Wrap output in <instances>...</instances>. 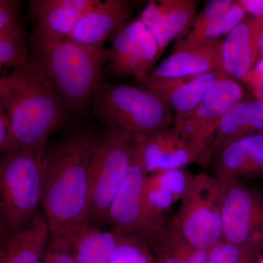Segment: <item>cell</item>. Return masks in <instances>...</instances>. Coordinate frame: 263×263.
Masks as SVG:
<instances>
[{
    "label": "cell",
    "instance_id": "cell-1",
    "mask_svg": "<svg viewBox=\"0 0 263 263\" xmlns=\"http://www.w3.org/2000/svg\"><path fill=\"white\" fill-rule=\"evenodd\" d=\"M95 138L76 135L45 148L41 212L51 234L70 235L86 221Z\"/></svg>",
    "mask_w": 263,
    "mask_h": 263
},
{
    "label": "cell",
    "instance_id": "cell-2",
    "mask_svg": "<svg viewBox=\"0 0 263 263\" xmlns=\"http://www.w3.org/2000/svg\"><path fill=\"white\" fill-rule=\"evenodd\" d=\"M0 103L9 136L1 152L46 146L68 113L37 66L30 61L0 77Z\"/></svg>",
    "mask_w": 263,
    "mask_h": 263
},
{
    "label": "cell",
    "instance_id": "cell-3",
    "mask_svg": "<svg viewBox=\"0 0 263 263\" xmlns=\"http://www.w3.org/2000/svg\"><path fill=\"white\" fill-rule=\"evenodd\" d=\"M29 57L63 102L67 111H77L92 98L110 50L76 43L69 37L32 39Z\"/></svg>",
    "mask_w": 263,
    "mask_h": 263
},
{
    "label": "cell",
    "instance_id": "cell-4",
    "mask_svg": "<svg viewBox=\"0 0 263 263\" xmlns=\"http://www.w3.org/2000/svg\"><path fill=\"white\" fill-rule=\"evenodd\" d=\"M94 111L108 128L141 140L171 127L174 117L148 90L124 84L100 82L92 95Z\"/></svg>",
    "mask_w": 263,
    "mask_h": 263
},
{
    "label": "cell",
    "instance_id": "cell-5",
    "mask_svg": "<svg viewBox=\"0 0 263 263\" xmlns=\"http://www.w3.org/2000/svg\"><path fill=\"white\" fill-rule=\"evenodd\" d=\"M45 148L2 152L0 210L13 233L28 226L41 212Z\"/></svg>",
    "mask_w": 263,
    "mask_h": 263
},
{
    "label": "cell",
    "instance_id": "cell-6",
    "mask_svg": "<svg viewBox=\"0 0 263 263\" xmlns=\"http://www.w3.org/2000/svg\"><path fill=\"white\" fill-rule=\"evenodd\" d=\"M136 140L108 128L95 138L89 168L86 221L92 226L106 222L109 208L130 168Z\"/></svg>",
    "mask_w": 263,
    "mask_h": 263
},
{
    "label": "cell",
    "instance_id": "cell-7",
    "mask_svg": "<svg viewBox=\"0 0 263 263\" xmlns=\"http://www.w3.org/2000/svg\"><path fill=\"white\" fill-rule=\"evenodd\" d=\"M222 181L200 173L194 176L172 224L194 247L209 250L223 239Z\"/></svg>",
    "mask_w": 263,
    "mask_h": 263
},
{
    "label": "cell",
    "instance_id": "cell-8",
    "mask_svg": "<svg viewBox=\"0 0 263 263\" xmlns=\"http://www.w3.org/2000/svg\"><path fill=\"white\" fill-rule=\"evenodd\" d=\"M243 96L245 89L238 81L226 75L221 76L195 108L176 114L172 128L212 162L213 144L219 124Z\"/></svg>",
    "mask_w": 263,
    "mask_h": 263
},
{
    "label": "cell",
    "instance_id": "cell-9",
    "mask_svg": "<svg viewBox=\"0 0 263 263\" xmlns=\"http://www.w3.org/2000/svg\"><path fill=\"white\" fill-rule=\"evenodd\" d=\"M223 183V239L252 249H263V196L238 179Z\"/></svg>",
    "mask_w": 263,
    "mask_h": 263
},
{
    "label": "cell",
    "instance_id": "cell-10",
    "mask_svg": "<svg viewBox=\"0 0 263 263\" xmlns=\"http://www.w3.org/2000/svg\"><path fill=\"white\" fill-rule=\"evenodd\" d=\"M106 65L109 74L131 76L141 83L159 59L155 38L139 19L118 31Z\"/></svg>",
    "mask_w": 263,
    "mask_h": 263
},
{
    "label": "cell",
    "instance_id": "cell-11",
    "mask_svg": "<svg viewBox=\"0 0 263 263\" xmlns=\"http://www.w3.org/2000/svg\"><path fill=\"white\" fill-rule=\"evenodd\" d=\"M146 174L135 147L130 168L109 208L106 222L112 230L126 236L148 238L143 204V187Z\"/></svg>",
    "mask_w": 263,
    "mask_h": 263
},
{
    "label": "cell",
    "instance_id": "cell-12",
    "mask_svg": "<svg viewBox=\"0 0 263 263\" xmlns=\"http://www.w3.org/2000/svg\"><path fill=\"white\" fill-rule=\"evenodd\" d=\"M136 146L146 175L164 170L184 168L192 163L202 166L210 163L205 155L178 134L172 126L148 138L136 140Z\"/></svg>",
    "mask_w": 263,
    "mask_h": 263
},
{
    "label": "cell",
    "instance_id": "cell-13",
    "mask_svg": "<svg viewBox=\"0 0 263 263\" xmlns=\"http://www.w3.org/2000/svg\"><path fill=\"white\" fill-rule=\"evenodd\" d=\"M95 0H31L32 39L68 37L78 21Z\"/></svg>",
    "mask_w": 263,
    "mask_h": 263
},
{
    "label": "cell",
    "instance_id": "cell-14",
    "mask_svg": "<svg viewBox=\"0 0 263 263\" xmlns=\"http://www.w3.org/2000/svg\"><path fill=\"white\" fill-rule=\"evenodd\" d=\"M263 32V17L243 19L223 40L222 64L224 74L243 80L257 63L259 43Z\"/></svg>",
    "mask_w": 263,
    "mask_h": 263
},
{
    "label": "cell",
    "instance_id": "cell-15",
    "mask_svg": "<svg viewBox=\"0 0 263 263\" xmlns=\"http://www.w3.org/2000/svg\"><path fill=\"white\" fill-rule=\"evenodd\" d=\"M197 2L194 0L151 1L139 20L155 38L159 57L171 41L186 30L195 17Z\"/></svg>",
    "mask_w": 263,
    "mask_h": 263
},
{
    "label": "cell",
    "instance_id": "cell-16",
    "mask_svg": "<svg viewBox=\"0 0 263 263\" xmlns=\"http://www.w3.org/2000/svg\"><path fill=\"white\" fill-rule=\"evenodd\" d=\"M224 74L209 72L181 77L158 78L148 75L141 83L143 89L155 94L164 105L176 114L195 108L211 86Z\"/></svg>",
    "mask_w": 263,
    "mask_h": 263
},
{
    "label": "cell",
    "instance_id": "cell-17",
    "mask_svg": "<svg viewBox=\"0 0 263 263\" xmlns=\"http://www.w3.org/2000/svg\"><path fill=\"white\" fill-rule=\"evenodd\" d=\"M129 17L127 1L95 0L94 5L81 15L68 37L84 46L104 48L110 34L124 25Z\"/></svg>",
    "mask_w": 263,
    "mask_h": 263
},
{
    "label": "cell",
    "instance_id": "cell-18",
    "mask_svg": "<svg viewBox=\"0 0 263 263\" xmlns=\"http://www.w3.org/2000/svg\"><path fill=\"white\" fill-rule=\"evenodd\" d=\"M212 161L220 180L263 175V133L227 143L214 152Z\"/></svg>",
    "mask_w": 263,
    "mask_h": 263
},
{
    "label": "cell",
    "instance_id": "cell-19",
    "mask_svg": "<svg viewBox=\"0 0 263 263\" xmlns=\"http://www.w3.org/2000/svg\"><path fill=\"white\" fill-rule=\"evenodd\" d=\"M222 46L223 40L219 38L193 49L173 53L154 69L150 75L171 78L209 72L224 74Z\"/></svg>",
    "mask_w": 263,
    "mask_h": 263
},
{
    "label": "cell",
    "instance_id": "cell-20",
    "mask_svg": "<svg viewBox=\"0 0 263 263\" xmlns=\"http://www.w3.org/2000/svg\"><path fill=\"white\" fill-rule=\"evenodd\" d=\"M42 212L23 229L10 235L0 247V263H42L49 237Z\"/></svg>",
    "mask_w": 263,
    "mask_h": 263
},
{
    "label": "cell",
    "instance_id": "cell-21",
    "mask_svg": "<svg viewBox=\"0 0 263 263\" xmlns=\"http://www.w3.org/2000/svg\"><path fill=\"white\" fill-rule=\"evenodd\" d=\"M76 263H108L126 235L102 230L88 221L70 233Z\"/></svg>",
    "mask_w": 263,
    "mask_h": 263
},
{
    "label": "cell",
    "instance_id": "cell-22",
    "mask_svg": "<svg viewBox=\"0 0 263 263\" xmlns=\"http://www.w3.org/2000/svg\"><path fill=\"white\" fill-rule=\"evenodd\" d=\"M263 133V103L241 101L233 105L219 124L212 148L215 151L230 142Z\"/></svg>",
    "mask_w": 263,
    "mask_h": 263
},
{
    "label": "cell",
    "instance_id": "cell-23",
    "mask_svg": "<svg viewBox=\"0 0 263 263\" xmlns=\"http://www.w3.org/2000/svg\"><path fill=\"white\" fill-rule=\"evenodd\" d=\"M29 62L25 32L18 18L0 30V73L8 67L14 70Z\"/></svg>",
    "mask_w": 263,
    "mask_h": 263
},
{
    "label": "cell",
    "instance_id": "cell-24",
    "mask_svg": "<svg viewBox=\"0 0 263 263\" xmlns=\"http://www.w3.org/2000/svg\"><path fill=\"white\" fill-rule=\"evenodd\" d=\"M233 1L211 0L198 15H195L186 30L176 40L173 53L192 49L194 43L202 32L218 17L224 13Z\"/></svg>",
    "mask_w": 263,
    "mask_h": 263
},
{
    "label": "cell",
    "instance_id": "cell-25",
    "mask_svg": "<svg viewBox=\"0 0 263 263\" xmlns=\"http://www.w3.org/2000/svg\"><path fill=\"white\" fill-rule=\"evenodd\" d=\"M247 15L239 3L237 1H233L230 8L212 22L203 32L199 35L194 43L192 49L198 47L204 43L219 39L223 34L227 35L237 24L246 18Z\"/></svg>",
    "mask_w": 263,
    "mask_h": 263
},
{
    "label": "cell",
    "instance_id": "cell-26",
    "mask_svg": "<svg viewBox=\"0 0 263 263\" xmlns=\"http://www.w3.org/2000/svg\"><path fill=\"white\" fill-rule=\"evenodd\" d=\"M194 176L184 168L164 170L146 175L148 182L162 189L181 200L187 191Z\"/></svg>",
    "mask_w": 263,
    "mask_h": 263
},
{
    "label": "cell",
    "instance_id": "cell-27",
    "mask_svg": "<svg viewBox=\"0 0 263 263\" xmlns=\"http://www.w3.org/2000/svg\"><path fill=\"white\" fill-rule=\"evenodd\" d=\"M108 263H156V259L144 240L125 236Z\"/></svg>",
    "mask_w": 263,
    "mask_h": 263
},
{
    "label": "cell",
    "instance_id": "cell-28",
    "mask_svg": "<svg viewBox=\"0 0 263 263\" xmlns=\"http://www.w3.org/2000/svg\"><path fill=\"white\" fill-rule=\"evenodd\" d=\"M258 253L222 240L209 250V263H257Z\"/></svg>",
    "mask_w": 263,
    "mask_h": 263
},
{
    "label": "cell",
    "instance_id": "cell-29",
    "mask_svg": "<svg viewBox=\"0 0 263 263\" xmlns=\"http://www.w3.org/2000/svg\"><path fill=\"white\" fill-rule=\"evenodd\" d=\"M42 263H76L70 235L50 233Z\"/></svg>",
    "mask_w": 263,
    "mask_h": 263
},
{
    "label": "cell",
    "instance_id": "cell-30",
    "mask_svg": "<svg viewBox=\"0 0 263 263\" xmlns=\"http://www.w3.org/2000/svg\"><path fill=\"white\" fill-rule=\"evenodd\" d=\"M21 2L0 0V30L18 18Z\"/></svg>",
    "mask_w": 263,
    "mask_h": 263
},
{
    "label": "cell",
    "instance_id": "cell-31",
    "mask_svg": "<svg viewBox=\"0 0 263 263\" xmlns=\"http://www.w3.org/2000/svg\"><path fill=\"white\" fill-rule=\"evenodd\" d=\"M242 81L250 86L256 100L263 103V72L250 71Z\"/></svg>",
    "mask_w": 263,
    "mask_h": 263
},
{
    "label": "cell",
    "instance_id": "cell-32",
    "mask_svg": "<svg viewBox=\"0 0 263 263\" xmlns=\"http://www.w3.org/2000/svg\"><path fill=\"white\" fill-rule=\"evenodd\" d=\"M238 3L247 14L252 16L263 17V0H238Z\"/></svg>",
    "mask_w": 263,
    "mask_h": 263
},
{
    "label": "cell",
    "instance_id": "cell-33",
    "mask_svg": "<svg viewBox=\"0 0 263 263\" xmlns=\"http://www.w3.org/2000/svg\"><path fill=\"white\" fill-rule=\"evenodd\" d=\"M9 122L3 105L0 103V151L6 143L9 136Z\"/></svg>",
    "mask_w": 263,
    "mask_h": 263
},
{
    "label": "cell",
    "instance_id": "cell-34",
    "mask_svg": "<svg viewBox=\"0 0 263 263\" xmlns=\"http://www.w3.org/2000/svg\"><path fill=\"white\" fill-rule=\"evenodd\" d=\"M187 263H209V250L192 247L189 252Z\"/></svg>",
    "mask_w": 263,
    "mask_h": 263
},
{
    "label": "cell",
    "instance_id": "cell-35",
    "mask_svg": "<svg viewBox=\"0 0 263 263\" xmlns=\"http://www.w3.org/2000/svg\"><path fill=\"white\" fill-rule=\"evenodd\" d=\"M12 233H13V231H12L8 221L5 219L3 213L0 210V247L4 243L5 240L9 238Z\"/></svg>",
    "mask_w": 263,
    "mask_h": 263
},
{
    "label": "cell",
    "instance_id": "cell-36",
    "mask_svg": "<svg viewBox=\"0 0 263 263\" xmlns=\"http://www.w3.org/2000/svg\"><path fill=\"white\" fill-rule=\"evenodd\" d=\"M254 72H263V57L259 60L255 64L252 70H251Z\"/></svg>",
    "mask_w": 263,
    "mask_h": 263
},
{
    "label": "cell",
    "instance_id": "cell-37",
    "mask_svg": "<svg viewBox=\"0 0 263 263\" xmlns=\"http://www.w3.org/2000/svg\"><path fill=\"white\" fill-rule=\"evenodd\" d=\"M263 57V32L261 34L260 40H259L258 56H257V61Z\"/></svg>",
    "mask_w": 263,
    "mask_h": 263
},
{
    "label": "cell",
    "instance_id": "cell-38",
    "mask_svg": "<svg viewBox=\"0 0 263 263\" xmlns=\"http://www.w3.org/2000/svg\"><path fill=\"white\" fill-rule=\"evenodd\" d=\"M257 263H263V256L261 257H258V258H257Z\"/></svg>",
    "mask_w": 263,
    "mask_h": 263
}]
</instances>
